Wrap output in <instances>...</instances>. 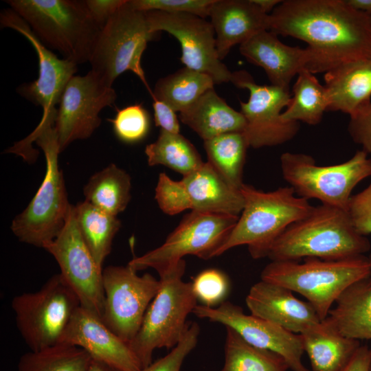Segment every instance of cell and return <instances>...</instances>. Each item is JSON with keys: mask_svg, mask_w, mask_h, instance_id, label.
<instances>
[{"mask_svg": "<svg viewBox=\"0 0 371 371\" xmlns=\"http://www.w3.org/2000/svg\"><path fill=\"white\" fill-rule=\"evenodd\" d=\"M104 324L129 344L157 294L160 280L150 273L139 276L131 266H109L102 271Z\"/></svg>", "mask_w": 371, "mask_h": 371, "instance_id": "12", "label": "cell"}, {"mask_svg": "<svg viewBox=\"0 0 371 371\" xmlns=\"http://www.w3.org/2000/svg\"><path fill=\"white\" fill-rule=\"evenodd\" d=\"M353 9L371 16V0H346Z\"/></svg>", "mask_w": 371, "mask_h": 371, "instance_id": "45", "label": "cell"}, {"mask_svg": "<svg viewBox=\"0 0 371 371\" xmlns=\"http://www.w3.org/2000/svg\"><path fill=\"white\" fill-rule=\"evenodd\" d=\"M214 85L208 75L185 67L159 79L150 95L152 98L162 101L181 113L213 89Z\"/></svg>", "mask_w": 371, "mask_h": 371, "instance_id": "30", "label": "cell"}, {"mask_svg": "<svg viewBox=\"0 0 371 371\" xmlns=\"http://www.w3.org/2000/svg\"><path fill=\"white\" fill-rule=\"evenodd\" d=\"M16 327L30 350L59 344L80 300L60 273L52 276L38 291L13 297Z\"/></svg>", "mask_w": 371, "mask_h": 371, "instance_id": "10", "label": "cell"}, {"mask_svg": "<svg viewBox=\"0 0 371 371\" xmlns=\"http://www.w3.org/2000/svg\"><path fill=\"white\" fill-rule=\"evenodd\" d=\"M87 371H121L104 363L92 359Z\"/></svg>", "mask_w": 371, "mask_h": 371, "instance_id": "47", "label": "cell"}, {"mask_svg": "<svg viewBox=\"0 0 371 371\" xmlns=\"http://www.w3.org/2000/svg\"><path fill=\"white\" fill-rule=\"evenodd\" d=\"M324 78L328 111L351 116L371 102V58L342 64L326 72Z\"/></svg>", "mask_w": 371, "mask_h": 371, "instance_id": "24", "label": "cell"}, {"mask_svg": "<svg viewBox=\"0 0 371 371\" xmlns=\"http://www.w3.org/2000/svg\"><path fill=\"white\" fill-rule=\"evenodd\" d=\"M245 302L251 315L295 334H302L322 321L308 302L298 299L285 286L262 280L251 286Z\"/></svg>", "mask_w": 371, "mask_h": 371, "instance_id": "20", "label": "cell"}, {"mask_svg": "<svg viewBox=\"0 0 371 371\" xmlns=\"http://www.w3.org/2000/svg\"><path fill=\"white\" fill-rule=\"evenodd\" d=\"M370 247L368 238L355 229L346 210L321 204L289 226L267 258L271 261L335 260L364 255Z\"/></svg>", "mask_w": 371, "mask_h": 371, "instance_id": "3", "label": "cell"}, {"mask_svg": "<svg viewBox=\"0 0 371 371\" xmlns=\"http://www.w3.org/2000/svg\"><path fill=\"white\" fill-rule=\"evenodd\" d=\"M346 211L359 234L365 236L371 234V183L360 192L351 196Z\"/></svg>", "mask_w": 371, "mask_h": 371, "instance_id": "40", "label": "cell"}, {"mask_svg": "<svg viewBox=\"0 0 371 371\" xmlns=\"http://www.w3.org/2000/svg\"><path fill=\"white\" fill-rule=\"evenodd\" d=\"M368 257V259H369V261H370V267H371V254H370Z\"/></svg>", "mask_w": 371, "mask_h": 371, "instance_id": "49", "label": "cell"}, {"mask_svg": "<svg viewBox=\"0 0 371 371\" xmlns=\"http://www.w3.org/2000/svg\"><path fill=\"white\" fill-rule=\"evenodd\" d=\"M370 275L368 257L361 255L335 260L306 258L302 262L271 261L260 278L304 296L322 321L348 286Z\"/></svg>", "mask_w": 371, "mask_h": 371, "instance_id": "6", "label": "cell"}, {"mask_svg": "<svg viewBox=\"0 0 371 371\" xmlns=\"http://www.w3.org/2000/svg\"><path fill=\"white\" fill-rule=\"evenodd\" d=\"M231 82L249 92L247 102L240 101V112L246 120L243 132L249 147L276 146L292 139L297 133L300 122L286 121L282 110L291 100L289 89L255 82L245 70L232 72Z\"/></svg>", "mask_w": 371, "mask_h": 371, "instance_id": "13", "label": "cell"}, {"mask_svg": "<svg viewBox=\"0 0 371 371\" xmlns=\"http://www.w3.org/2000/svg\"><path fill=\"white\" fill-rule=\"evenodd\" d=\"M312 371H342L361 346L341 335L326 320L300 334Z\"/></svg>", "mask_w": 371, "mask_h": 371, "instance_id": "27", "label": "cell"}, {"mask_svg": "<svg viewBox=\"0 0 371 371\" xmlns=\"http://www.w3.org/2000/svg\"><path fill=\"white\" fill-rule=\"evenodd\" d=\"M5 2L48 49L77 65L89 61L101 29L89 15L84 0Z\"/></svg>", "mask_w": 371, "mask_h": 371, "instance_id": "5", "label": "cell"}, {"mask_svg": "<svg viewBox=\"0 0 371 371\" xmlns=\"http://www.w3.org/2000/svg\"><path fill=\"white\" fill-rule=\"evenodd\" d=\"M182 123L206 141L223 134L244 132L246 120L240 111L229 106L211 89L191 106L179 113Z\"/></svg>", "mask_w": 371, "mask_h": 371, "instance_id": "26", "label": "cell"}, {"mask_svg": "<svg viewBox=\"0 0 371 371\" xmlns=\"http://www.w3.org/2000/svg\"><path fill=\"white\" fill-rule=\"evenodd\" d=\"M56 260L60 275L78 295L80 306L100 317L104 304L102 271L83 240L71 205L59 234L43 247Z\"/></svg>", "mask_w": 371, "mask_h": 371, "instance_id": "15", "label": "cell"}, {"mask_svg": "<svg viewBox=\"0 0 371 371\" xmlns=\"http://www.w3.org/2000/svg\"><path fill=\"white\" fill-rule=\"evenodd\" d=\"M185 271L183 259L159 273L160 289L128 344L142 368L153 362L155 349H172L180 341L190 323L187 317L198 305L192 282L182 280Z\"/></svg>", "mask_w": 371, "mask_h": 371, "instance_id": "7", "label": "cell"}, {"mask_svg": "<svg viewBox=\"0 0 371 371\" xmlns=\"http://www.w3.org/2000/svg\"><path fill=\"white\" fill-rule=\"evenodd\" d=\"M146 13L154 32H166L177 39L181 47L180 60L186 67L208 75L215 84L231 82L232 72L218 58L210 21L190 14Z\"/></svg>", "mask_w": 371, "mask_h": 371, "instance_id": "16", "label": "cell"}, {"mask_svg": "<svg viewBox=\"0 0 371 371\" xmlns=\"http://www.w3.org/2000/svg\"><path fill=\"white\" fill-rule=\"evenodd\" d=\"M192 313L232 328L254 346L278 353L292 371H310L302 362L304 350L300 334L251 314L247 315L240 306L229 301L216 307L197 305Z\"/></svg>", "mask_w": 371, "mask_h": 371, "instance_id": "17", "label": "cell"}, {"mask_svg": "<svg viewBox=\"0 0 371 371\" xmlns=\"http://www.w3.org/2000/svg\"><path fill=\"white\" fill-rule=\"evenodd\" d=\"M154 120L161 130L170 133H180V124L176 111L168 104L156 98H153Z\"/></svg>", "mask_w": 371, "mask_h": 371, "instance_id": "43", "label": "cell"}, {"mask_svg": "<svg viewBox=\"0 0 371 371\" xmlns=\"http://www.w3.org/2000/svg\"><path fill=\"white\" fill-rule=\"evenodd\" d=\"M157 34L146 12L135 10L127 0L100 30L89 61L91 71L111 87L119 76L131 71L151 94L141 60L148 43Z\"/></svg>", "mask_w": 371, "mask_h": 371, "instance_id": "8", "label": "cell"}, {"mask_svg": "<svg viewBox=\"0 0 371 371\" xmlns=\"http://www.w3.org/2000/svg\"><path fill=\"white\" fill-rule=\"evenodd\" d=\"M240 192L244 199L243 209L216 257L245 245L253 258H267L278 238L313 207L308 200L296 196L291 186L265 192L243 183Z\"/></svg>", "mask_w": 371, "mask_h": 371, "instance_id": "4", "label": "cell"}, {"mask_svg": "<svg viewBox=\"0 0 371 371\" xmlns=\"http://www.w3.org/2000/svg\"><path fill=\"white\" fill-rule=\"evenodd\" d=\"M60 343L78 346L96 360L121 371H141L142 366L128 344L102 322L80 306L72 316Z\"/></svg>", "mask_w": 371, "mask_h": 371, "instance_id": "19", "label": "cell"}, {"mask_svg": "<svg viewBox=\"0 0 371 371\" xmlns=\"http://www.w3.org/2000/svg\"><path fill=\"white\" fill-rule=\"evenodd\" d=\"M269 30L305 42L313 74L371 58V16L346 0L282 1L269 14Z\"/></svg>", "mask_w": 371, "mask_h": 371, "instance_id": "1", "label": "cell"}, {"mask_svg": "<svg viewBox=\"0 0 371 371\" xmlns=\"http://www.w3.org/2000/svg\"><path fill=\"white\" fill-rule=\"evenodd\" d=\"M226 328L225 361L221 371H287L289 368L276 352L247 342L238 333Z\"/></svg>", "mask_w": 371, "mask_h": 371, "instance_id": "33", "label": "cell"}, {"mask_svg": "<svg viewBox=\"0 0 371 371\" xmlns=\"http://www.w3.org/2000/svg\"><path fill=\"white\" fill-rule=\"evenodd\" d=\"M109 121L118 139L127 144L143 140L148 133L150 125L148 111L141 104H135L116 110V114Z\"/></svg>", "mask_w": 371, "mask_h": 371, "instance_id": "36", "label": "cell"}, {"mask_svg": "<svg viewBox=\"0 0 371 371\" xmlns=\"http://www.w3.org/2000/svg\"><path fill=\"white\" fill-rule=\"evenodd\" d=\"M240 54L261 67L272 85L289 89L293 78L306 69L309 55L306 48L282 43L270 30L262 31L240 45Z\"/></svg>", "mask_w": 371, "mask_h": 371, "instance_id": "21", "label": "cell"}, {"mask_svg": "<svg viewBox=\"0 0 371 371\" xmlns=\"http://www.w3.org/2000/svg\"><path fill=\"white\" fill-rule=\"evenodd\" d=\"M264 12L269 14L282 1L280 0H252Z\"/></svg>", "mask_w": 371, "mask_h": 371, "instance_id": "46", "label": "cell"}, {"mask_svg": "<svg viewBox=\"0 0 371 371\" xmlns=\"http://www.w3.org/2000/svg\"><path fill=\"white\" fill-rule=\"evenodd\" d=\"M186 210L239 216L244 207L240 190L232 188L207 161L180 180Z\"/></svg>", "mask_w": 371, "mask_h": 371, "instance_id": "23", "label": "cell"}, {"mask_svg": "<svg viewBox=\"0 0 371 371\" xmlns=\"http://www.w3.org/2000/svg\"><path fill=\"white\" fill-rule=\"evenodd\" d=\"M357 150L348 161L331 166H318L313 157L286 152L280 157L284 179L295 193L306 200L347 210L355 187L371 176V158Z\"/></svg>", "mask_w": 371, "mask_h": 371, "instance_id": "9", "label": "cell"}, {"mask_svg": "<svg viewBox=\"0 0 371 371\" xmlns=\"http://www.w3.org/2000/svg\"><path fill=\"white\" fill-rule=\"evenodd\" d=\"M192 284L197 300L210 307L225 301L230 286L227 276L216 269L202 271L196 276Z\"/></svg>", "mask_w": 371, "mask_h": 371, "instance_id": "37", "label": "cell"}, {"mask_svg": "<svg viewBox=\"0 0 371 371\" xmlns=\"http://www.w3.org/2000/svg\"><path fill=\"white\" fill-rule=\"evenodd\" d=\"M348 130L352 140L371 157V102L350 116Z\"/></svg>", "mask_w": 371, "mask_h": 371, "instance_id": "41", "label": "cell"}, {"mask_svg": "<svg viewBox=\"0 0 371 371\" xmlns=\"http://www.w3.org/2000/svg\"><path fill=\"white\" fill-rule=\"evenodd\" d=\"M131 179L123 169L111 164L93 174L83 188L85 201L117 216L131 200Z\"/></svg>", "mask_w": 371, "mask_h": 371, "instance_id": "28", "label": "cell"}, {"mask_svg": "<svg viewBox=\"0 0 371 371\" xmlns=\"http://www.w3.org/2000/svg\"><path fill=\"white\" fill-rule=\"evenodd\" d=\"M369 371H371V348H370V368Z\"/></svg>", "mask_w": 371, "mask_h": 371, "instance_id": "48", "label": "cell"}, {"mask_svg": "<svg viewBox=\"0 0 371 371\" xmlns=\"http://www.w3.org/2000/svg\"><path fill=\"white\" fill-rule=\"evenodd\" d=\"M149 166L163 165L183 176L201 167L204 161L194 145L180 133L161 130L157 139L146 145Z\"/></svg>", "mask_w": 371, "mask_h": 371, "instance_id": "34", "label": "cell"}, {"mask_svg": "<svg viewBox=\"0 0 371 371\" xmlns=\"http://www.w3.org/2000/svg\"><path fill=\"white\" fill-rule=\"evenodd\" d=\"M87 11L94 22L102 28L127 0H84Z\"/></svg>", "mask_w": 371, "mask_h": 371, "instance_id": "42", "label": "cell"}, {"mask_svg": "<svg viewBox=\"0 0 371 371\" xmlns=\"http://www.w3.org/2000/svg\"><path fill=\"white\" fill-rule=\"evenodd\" d=\"M91 356L78 346L59 343L46 348L23 354L18 371H87Z\"/></svg>", "mask_w": 371, "mask_h": 371, "instance_id": "35", "label": "cell"}, {"mask_svg": "<svg viewBox=\"0 0 371 371\" xmlns=\"http://www.w3.org/2000/svg\"><path fill=\"white\" fill-rule=\"evenodd\" d=\"M0 22L1 27H10L26 38L38 57L37 79L20 85L17 92L36 106H41V118L56 117V105L59 104L66 85L77 72V65L69 60L58 58L41 42L27 23L12 9L3 10Z\"/></svg>", "mask_w": 371, "mask_h": 371, "instance_id": "18", "label": "cell"}, {"mask_svg": "<svg viewBox=\"0 0 371 371\" xmlns=\"http://www.w3.org/2000/svg\"><path fill=\"white\" fill-rule=\"evenodd\" d=\"M220 60L232 47L240 45L256 34L269 30V14L252 0H215L210 16Z\"/></svg>", "mask_w": 371, "mask_h": 371, "instance_id": "22", "label": "cell"}, {"mask_svg": "<svg viewBox=\"0 0 371 371\" xmlns=\"http://www.w3.org/2000/svg\"><path fill=\"white\" fill-rule=\"evenodd\" d=\"M203 142L207 162L229 185L240 190L249 147L244 133H228Z\"/></svg>", "mask_w": 371, "mask_h": 371, "instance_id": "31", "label": "cell"}, {"mask_svg": "<svg viewBox=\"0 0 371 371\" xmlns=\"http://www.w3.org/2000/svg\"><path fill=\"white\" fill-rule=\"evenodd\" d=\"M74 212L83 240L97 264L102 268L121 227L120 221L85 201L74 205Z\"/></svg>", "mask_w": 371, "mask_h": 371, "instance_id": "29", "label": "cell"}, {"mask_svg": "<svg viewBox=\"0 0 371 371\" xmlns=\"http://www.w3.org/2000/svg\"><path fill=\"white\" fill-rule=\"evenodd\" d=\"M33 142L45 155V177L27 207L12 221L11 229L21 242L43 248L61 232L71 205L58 164L60 150L54 123L39 122L31 134L14 144L12 150L24 159H33L38 155Z\"/></svg>", "mask_w": 371, "mask_h": 371, "instance_id": "2", "label": "cell"}, {"mask_svg": "<svg viewBox=\"0 0 371 371\" xmlns=\"http://www.w3.org/2000/svg\"><path fill=\"white\" fill-rule=\"evenodd\" d=\"M293 97L282 117L286 121L318 124L328 111L329 100L324 85L307 69L302 70L293 87Z\"/></svg>", "mask_w": 371, "mask_h": 371, "instance_id": "32", "label": "cell"}, {"mask_svg": "<svg viewBox=\"0 0 371 371\" xmlns=\"http://www.w3.org/2000/svg\"><path fill=\"white\" fill-rule=\"evenodd\" d=\"M335 304L324 320L344 337L371 339V275L348 286Z\"/></svg>", "mask_w": 371, "mask_h": 371, "instance_id": "25", "label": "cell"}, {"mask_svg": "<svg viewBox=\"0 0 371 371\" xmlns=\"http://www.w3.org/2000/svg\"><path fill=\"white\" fill-rule=\"evenodd\" d=\"M199 333V324L190 322L183 337L171 351L141 371H180L183 361L196 347Z\"/></svg>", "mask_w": 371, "mask_h": 371, "instance_id": "39", "label": "cell"}, {"mask_svg": "<svg viewBox=\"0 0 371 371\" xmlns=\"http://www.w3.org/2000/svg\"><path fill=\"white\" fill-rule=\"evenodd\" d=\"M238 217L191 211L161 245L134 257L128 265L137 271L152 268L159 273L188 255L205 260L216 257Z\"/></svg>", "mask_w": 371, "mask_h": 371, "instance_id": "11", "label": "cell"}, {"mask_svg": "<svg viewBox=\"0 0 371 371\" xmlns=\"http://www.w3.org/2000/svg\"><path fill=\"white\" fill-rule=\"evenodd\" d=\"M117 94L92 71L74 76L66 85L54 124L60 153L70 144L85 139L101 124L100 111L114 104Z\"/></svg>", "mask_w": 371, "mask_h": 371, "instance_id": "14", "label": "cell"}, {"mask_svg": "<svg viewBox=\"0 0 371 371\" xmlns=\"http://www.w3.org/2000/svg\"><path fill=\"white\" fill-rule=\"evenodd\" d=\"M215 0H128L129 4L140 11H160L190 14L206 19Z\"/></svg>", "mask_w": 371, "mask_h": 371, "instance_id": "38", "label": "cell"}, {"mask_svg": "<svg viewBox=\"0 0 371 371\" xmlns=\"http://www.w3.org/2000/svg\"><path fill=\"white\" fill-rule=\"evenodd\" d=\"M370 348L361 346L342 371H369Z\"/></svg>", "mask_w": 371, "mask_h": 371, "instance_id": "44", "label": "cell"}]
</instances>
